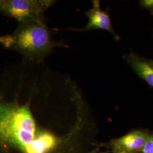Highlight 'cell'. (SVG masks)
Masks as SVG:
<instances>
[{
    "label": "cell",
    "mask_w": 153,
    "mask_h": 153,
    "mask_svg": "<svg viewBox=\"0 0 153 153\" xmlns=\"http://www.w3.org/2000/svg\"><path fill=\"white\" fill-rule=\"evenodd\" d=\"M92 5L91 9L85 12L88 18L86 26L81 28H69L68 30L77 32H86L95 30H104L111 33L116 41H119L120 39V36L115 31L108 11L101 9L100 1L99 0L92 1Z\"/></svg>",
    "instance_id": "obj_3"
},
{
    "label": "cell",
    "mask_w": 153,
    "mask_h": 153,
    "mask_svg": "<svg viewBox=\"0 0 153 153\" xmlns=\"http://www.w3.org/2000/svg\"><path fill=\"white\" fill-rule=\"evenodd\" d=\"M141 7L149 11L153 15V0H141L139 1Z\"/></svg>",
    "instance_id": "obj_8"
},
{
    "label": "cell",
    "mask_w": 153,
    "mask_h": 153,
    "mask_svg": "<svg viewBox=\"0 0 153 153\" xmlns=\"http://www.w3.org/2000/svg\"><path fill=\"white\" fill-rule=\"evenodd\" d=\"M149 133V131L146 129L132 130L121 137L112 140L110 142V146L113 152L124 151L130 153H140Z\"/></svg>",
    "instance_id": "obj_4"
},
{
    "label": "cell",
    "mask_w": 153,
    "mask_h": 153,
    "mask_svg": "<svg viewBox=\"0 0 153 153\" xmlns=\"http://www.w3.org/2000/svg\"><path fill=\"white\" fill-rule=\"evenodd\" d=\"M140 153H153V132H150Z\"/></svg>",
    "instance_id": "obj_7"
},
{
    "label": "cell",
    "mask_w": 153,
    "mask_h": 153,
    "mask_svg": "<svg viewBox=\"0 0 153 153\" xmlns=\"http://www.w3.org/2000/svg\"><path fill=\"white\" fill-rule=\"evenodd\" d=\"M113 153H130V152H124V151H117V152H114Z\"/></svg>",
    "instance_id": "obj_9"
},
{
    "label": "cell",
    "mask_w": 153,
    "mask_h": 153,
    "mask_svg": "<svg viewBox=\"0 0 153 153\" xmlns=\"http://www.w3.org/2000/svg\"><path fill=\"white\" fill-rule=\"evenodd\" d=\"M56 3L54 0H0V13L19 23L45 21V11Z\"/></svg>",
    "instance_id": "obj_2"
},
{
    "label": "cell",
    "mask_w": 153,
    "mask_h": 153,
    "mask_svg": "<svg viewBox=\"0 0 153 153\" xmlns=\"http://www.w3.org/2000/svg\"><path fill=\"white\" fill-rule=\"evenodd\" d=\"M56 144V137L48 132L40 133L23 152L25 153H47Z\"/></svg>",
    "instance_id": "obj_6"
},
{
    "label": "cell",
    "mask_w": 153,
    "mask_h": 153,
    "mask_svg": "<svg viewBox=\"0 0 153 153\" xmlns=\"http://www.w3.org/2000/svg\"><path fill=\"white\" fill-rule=\"evenodd\" d=\"M53 35V30L45 21L22 22L11 33L1 36L0 44L18 52L24 62L40 64L55 48L69 47L65 43L54 40Z\"/></svg>",
    "instance_id": "obj_1"
},
{
    "label": "cell",
    "mask_w": 153,
    "mask_h": 153,
    "mask_svg": "<svg viewBox=\"0 0 153 153\" xmlns=\"http://www.w3.org/2000/svg\"><path fill=\"white\" fill-rule=\"evenodd\" d=\"M123 57L137 76L153 88V59L138 55L131 49Z\"/></svg>",
    "instance_id": "obj_5"
}]
</instances>
